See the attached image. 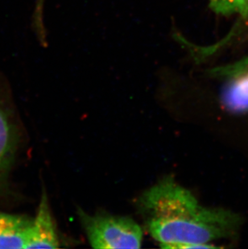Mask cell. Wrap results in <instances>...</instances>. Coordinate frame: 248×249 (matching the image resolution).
Masks as SVG:
<instances>
[{"mask_svg":"<svg viewBox=\"0 0 248 249\" xmlns=\"http://www.w3.org/2000/svg\"><path fill=\"white\" fill-rule=\"evenodd\" d=\"M32 219L0 212V249H25Z\"/></svg>","mask_w":248,"mask_h":249,"instance_id":"cell-6","label":"cell"},{"mask_svg":"<svg viewBox=\"0 0 248 249\" xmlns=\"http://www.w3.org/2000/svg\"><path fill=\"white\" fill-rule=\"evenodd\" d=\"M60 240L52 214L47 193L44 190L34 219L28 229L25 249H57Z\"/></svg>","mask_w":248,"mask_h":249,"instance_id":"cell-4","label":"cell"},{"mask_svg":"<svg viewBox=\"0 0 248 249\" xmlns=\"http://www.w3.org/2000/svg\"><path fill=\"white\" fill-rule=\"evenodd\" d=\"M136 205L150 234L163 249H216L210 244L228 237L239 223L232 212L200 205L171 176L144 191Z\"/></svg>","mask_w":248,"mask_h":249,"instance_id":"cell-1","label":"cell"},{"mask_svg":"<svg viewBox=\"0 0 248 249\" xmlns=\"http://www.w3.org/2000/svg\"><path fill=\"white\" fill-rule=\"evenodd\" d=\"M209 6L214 13L220 16L248 17V0H209Z\"/></svg>","mask_w":248,"mask_h":249,"instance_id":"cell-7","label":"cell"},{"mask_svg":"<svg viewBox=\"0 0 248 249\" xmlns=\"http://www.w3.org/2000/svg\"><path fill=\"white\" fill-rule=\"evenodd\" d=\"M80 222L94 249H141L143 230L129 217L98 212L89 214L77 210Z\"/></svg>","mask_w":248,"mask_h":249,"instance_id":"cell-2","label":"cell"},{"mask_svg":"<svg viewBox=\"0 0 248 249\" xmlns=\"http://www.w3.org/2000/svg\"><path fill=\"white\" fill-rule=\"evenodd\" d=\"M19 142L14 115L0 97V180L8 172Z\"/></svg>","mask_w":248,"mask_h":249,"instance_id":"cell-5","label":"cell"},{"mask_svg":"<svg viewBox=\"0 0 248 249\" xmlns=\"http://www.w3.org/2000/svg\"><path fill=\"white\" fill-rule=\"evenodd\" d=\"M217 71L218 75L228 77L221 95L225 107L232 112H248V59Z\"/></svg>","mask_w":248,"mask_h":249,"instance_id":"cell-3","label":"cell"}]
</instances>
